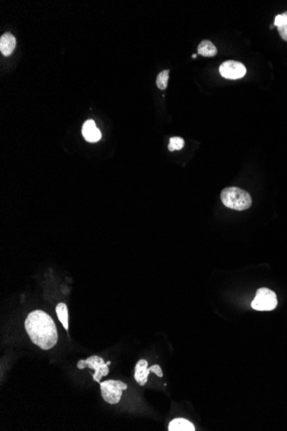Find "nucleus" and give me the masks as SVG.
Masks as SVG:
<instances>
[{
  "mask_svg": "<svg viewBox=\"0 0 287 431\" xmlns=\"http://www.w3.org/2000/svg\"><path fill=\"white\" fill-rule=\"evenodd\" d=\"M25 329L32 343L42 350L54 348L58 342V331L54 320L48 313L35 310L25 319Z\"/></svg>",
  "mask_w": 287,
  "mask_h": 431,
  "instance_id": "nucleus-1",
  "label": "nucleus"
},
{
  "mask_svg": "<svg viewBox=\"0 0 287 431\" xmlns=\"http://www.w3.org/2000/svg\"><path fill=\"white\" fill-rule=\"evenodd\" d=\"M220 197L225 207L237 211L246 210L252 205V198L249 193L237 187H229L223 189Z\"/></svg>",
  "mask_w": 287,
  "mask_h": 431,
  "instance_id": "nucleus-2",
  "label": "nucleus"
},
{
  "mask_svg": "<svg viewBox=\"0 0 287 431\" xmlns=\"http://www.w3.org/2000/svg\"><path fill=\"white\" fill-rule=\"evenodd\" d=\"M100 386L101 396L110 405L118 404L122 397V392L127 389V384L114 380L103 381L100 383Z\"/></svg>",
  "mask_w": 287,
  "mask_h": 431,
  "instance_id": "nucleus-3",
  "label": "nucleus"
},
{
  "mask_svg": "<svg viewBox=\"0 0 287 431\" xmlns=\"http://www.w3.org/2000/svg\"><path fill=\"white\" fill-rule=\"evenodd\" d=\"M278 305L276 293L268 287H262L256 291V297L251 303V307L256 311H272Z\"/></svg>",
  "mask_w": 287,
  "mask_h": 431,
  "instance_id": "nucleus-4",
  "label": "nucleus"
},
{
  "mask_svg": "<svg viewBox=\"0 0 287 431\" xmlns=\"http://www.w3.org/2000/svg\"><path fill=\"white\" fill-rule=\"evenodd\" d=\"M78 368L79 369H84L85 368L95 370L93 375L94 381H97L100 383L101 378L107 376L110 373V369L107 362H105L102 358L99 357L97 355H92L87 358L86 360H80L78 362Z\"/></svg>",
  "mask_w": 287,
  "mask_h": 431,
  "instance_id": "nucleus-5",
  "label": "nucleus"
},
{
  "mask_svg": "<svg viewBox=\"0 0 287 431\" xmlns=\"http://www.w3.org/2000/svg\"><path fill=\"white\" fill-rule=\"evenodd\" d=\"M246 68L242 63L235 60H227L220 67L221 76L227 79H242L246 74Z\"/></svg>",
  "mask_w": 287,
  "mask_h": 431,
  "instance_id": "nucleus-6",
  "label": "nucleus"
},
{
  "mask_svg": "<svg viewBox=\"0 0 287 431\" xmlns=\"http://www.w3.org/2000/svg\"><path fill=\"white\" fill-rule=\"evenodd\" d=\"M82 134L84 138L88 142H91V143L97 142L101 138V132L96 127V122L93 120H88L85 121L82 128Z\"/></svg>",
  "mask_w": 287,
  "mask_h": 431,
  "instance_id": "nucleus-7",
  "label": "nucleus"
},
{
  "mask_svg": "<svg viewBox=\"0 0 287 431\" xmlns=\"http://www.w3.org/2000/svg\"><path fill=\"white\" fill-rule=\"evenodd\" d=\"M152 372V368H148V362L146 360H139L135 366L134 379L140 386H145L148 381V376Z\"/></svg>",
  "mask_w": 287,
  "mask_h": 431,
  "instance_id": "nucleus-8",
  "label": "nucleus"
},
{
  "mask_svg": "<svg viewBox=\"0 0 287 431\" xmlns=\"http://www.w3.org/2000/svg\"><path fill=\"white\" fill-rule=\"evenodd\" d=\"M16 47V39L11 33H6L0 39V51L5 56H10Z\"/></svg>",
  "mask_w": 287,
  "mask_h": 431,
  "instance_id": "nucleus-9",
  "label": "nucleus"
},
{
  "mask_svg": "<svg viewBox=\"0 0 287 431\" xmlns=\"http://www.w3.org/2000/svg\"><path fill=\"white\" fill-rule=\"evenodd\" d=\"M169 431H194L195 428L191 422L185 418H175L169 424Z\"/></svg>",
  "mask_w": 287,
  "mask_h": 431,
  "instance_id": "nucleus-10",
  "label": "nucleus"
},
{
  "mask_svg": "<svg viewBox=\"0 0 287 431\" xmlns=\"http://www.w3.org/2000/svg\"><path fill=\"white\" fill-rule=\"evenodd\" d=\"M217 54V48L208 40H204L198 47V54H200L202 56L213 57Z\"/></svg>",
  "mask_w": 287,
  "mask_h": 431,
  "instance_id": "nucleus-11",
  "label": "nucleus"
},
{
  "mask_svg": "<svg viewBox=\"0 0 287 431\" xmlns=\"http://www.w3.org/2000/svg\"><path fill=\"white\" fill-rule=\"evenodd\" d=\"M56 313L58 319L61 322L65 330H68V310L67 306L65 303H59L56 307Z\"/></svg>",
  "mask_w": 287,
  "mask_h": 431,
  "instance_id": "nucleus-12",
  "label": "nucleus"
},
{
  "mask_svg": "<svg viewBox=\"0 0 287 431\" xmlns=\"http://www.w3.org/2000/svg\"><path fill=\"white\" fill-rule=\"evenodd\" d=\"M169 71L164 70L161 72L160 74H158L157 78V85L160 90H165L168 85V81H169Z\"/></svg>",
  "mask_w": 287,
  "mask_h": 431,
  "instance_id": "nucleus-13",
  "label": "nucleus"
},
{
  "mask_svg": "<svg viewBox=\"0 0 287 431\" xmlns=\"http://www.w3.org/2000/svg\"><path fill=\"white\" fill-rule=\"evenodd\" d=\"M184 147V140L181 137H172L169 140V148L170 152L175 151V150H181Z\"/></svg>",
  "mask_w": 287,
  "mask_h": 431,
  "instance_id": "nucleus-14",
  "label": "nucleus"
},
{
  "mask_svg": "<svg viewBox=\"0 0 287 431\" xmlns=\"http://www.w3.org/2000/svg\"><path fill=\"white\" fill-rule=\"evenodd\" d=\"M281 23L277 28H278V31H279V35H280V37L284 41L287 42V12H284L283 14H281Z\"/></svg>",
  "mask_w": 287,
  "mask_h": 431,
  "instance_id": "nucleus-15",
  "label": "nucleus"
},
{
  "mask_svg": "<svg viewBox=\"0 0 287 431\" xmlns=\"http://www.w3.org/2000/svg\"><path fill=\"white\" fill-rule=\"evenodd\" d=\"M151 368H152V373H154L155 375H158V377H163V372H162V369H161L160 367L158 366V365H153Z\"/></svg>",
  "mask_w": 287,
  "mask_h": 431,
  "instance_id": "nucleus-16",
  "label": "nucleus"
},
{
  "mask_svg": "<svg viewBox=\"0 0 287 431\" xmlns=\"http://www.w3.org/2000/svg\"><path fill=\"white\" fill-rule=\"evenodd\" d=\"M196 56H197V54H194V55H193V58H194V59H195V58H196Z\"/></svg>",
  "mask_w": 287,
  "mask_h": 431,
  "instance_id": "nucleus-17",
  "label": "nucleus"
}]
</instances>
